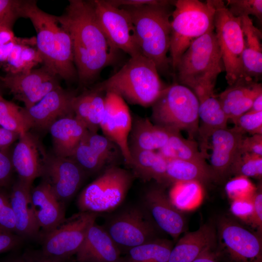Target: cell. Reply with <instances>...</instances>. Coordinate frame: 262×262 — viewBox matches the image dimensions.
<instances>
[{
	"mask_svg": "<svg viewBox=\"0 0 262 262\" xmlns=\"http://www.w3.org/2000/svg\"><path fill=\"white\" fill-rule=\"evenodd\" d=\"M57 16L70 36L80 83L89 85L104 68L115 61L119 50L101 29L93 0H70L64 13Z\"/></svg>",
	"mask_w": 262,
	"mask_h": 262,
	"instance_id": "6da1fadb",
	"label": "cell"
},
{
	"mask_svg": "<svg viewBox=\"0 0 262 262\" xmlns=\"http://www.w3.org/2000/svg\"><path fill=\"white\" fill-rule=\"evenodd\" d=\"M17 9L19 17L29 19L35 30L44 66L67 82L78 78L71 39L57 16L40 9L35 0H19Z\"/></svg>",
	"mask_w": 262,
	"mask_h": 262,
	"instance_id": "7a4b0ae2",
	"label": "cell"
},
{
	"mask_svg": "<svg viewBox=\"0 0 262 262\" xmlns=\"http://www.w3.org/2000/svg\"><path fill=\"white\" fill-rule=\"evenodd\" d=\"M175 1L126 6L133 23L143 55L152 61L159 72L166 73L170 65L167 53L170 40L171 7Z\"/></svg>",
	"mask_w": 262,
	"mask_h": 262,
	"instance_id": "3957f363",
	"label": "cell"
},
{
	"mask_svg": "<svg viewBox=\"0 0 262 262\" xmlns=\"http://www.w3.org/2000/svg\"><path fill=\"white\" fill-rule=\"evenodd\" d=\"M131 104L152 106L167 87L154 63L142 54L130 57L115 74L96 86Z\"/></svg>",
	"mask_w": 262,
	"mask_h": 262,
	"instance_id": "277c9868",
	"label": "cell"
},
{
	"mask_svg": "<svg viewBox=\"0 0 262 262\" xmlns=\"http://www.w3.org/2000/svg\"><path fill=\"white\" fill-rule=\"evenodd\" d=\"M224 70L214 30L201 36L181 55L175 71L180 84L195 94L214 91L218 75Z\"/></svg>",
	"mask_w": 262,
	"mask_h": 262,
	"instance_id": "5b68a950",
	"label": "cell"
},
{
	"mask_svg": "<svg viewBox=\"0 0 262 262\" xmlns=\"http://www.w3.org/2000/svg\"><path fill=\"white\" fill-rule=\"evenodd\" d=\"M170 21V61L174 70L181 55L195 40L214 30L212 0H178Z\"/></svg>",
	"mask_w": 262,
	"mask_h": 262,
	"instance_id": "8992f818",
	"label": "cell"
},
{
	"mask_svg": "<svg viewBox=\"0 0 262 262\" xmlns=\"http://www.w3.org/2000/svg\"><path fill=\"white\" fill-rule=\"evenodd\" d=\"M151 106L154 124L169 130L184 131L193 140L197 134L199 102L189 88L177 83L167 86Z\"/></svg>",
	"mask_w": 262,
	"mask_h": 262,
	"instance_id": "52a82bcc",
	"label": "cell"
},
{
	"mask_svg": "<svg viewBox=\"0 0 262 262\" xmlns=\"http://www.w3.org/2000/svg\"><path fill=\"white\" fill-rule=\"evenodd\" d=\"M134 177L116 165L106 167L79 195L77 204L80 212L98 213L116 208L125 198Z\"/></svg>",
	"mask_w": 262,
	"mask_h": 262,
	"instance_id": "ba28073f",
	"label": "cell"
},
{
	"mask_svg": "<svg viewBox=\"0 0 262 262\" xmlns=\"http://www.w3.org/2000/svg\"><path fill=\"white\" fill-rule=\"evenodd\" d=\"M214 7V31L219 47L225 78L229 85L244 75L242 55L244 37L241 19L233 16L221 0H212Z\"/></svg>",
	"mask_w": 262,
	"mask_h": 262,
	"instance_id": "9c48e42d",
	"label": "cell"
},
{
	"mask_svg": "<svg viewBox=\"0 0 262 262\" xmlns=\"http://www.w3.org/2000/svg\"><path fill=\"white\" fill-rule=\"evenodd\" d=\"M98 215L93 212H80L66 218L54 229L39 237L41 250L49 256L66 260L76 254Z\"/></svg>",
	"mask_w": 262,
	"mask_h": 262,
	"instance_id": "30bf717a",
	"label": "cell"
},
{
	"mask_svg": "<svg viewBox=\"0 0 262 262\" xmlns=\"http://www.w3.org/2000/svg\"><path fill=\"white\" fill-rule=\"evenodd\" d=\"M217 256L229 262H262L261 236L245 228L231 218L222 217L217 223Z\"/></svg>",
	"mask_w": 262,
	"mask_h": 262,
	"instance_id": "8fae6325",
	"label": "cell"
},
{
	"mask_svg": "<svg viewBox=\"0 0 262 262\" xmlns=\"http://www.w3.org/2000/svg\"><path fill=\"white\" fill-rule=\"evenodd\" d=\"M104 228L120 251L157 239L156 226L143 206H132L121 211Z\"/></svg>",
	"mask_w": 262,
	"mask_h": 262,
	"instance_id": "7c38bea8",
	"label": "cell"
},
{
	"mask_svg": "<svg viewBox=\"0 0 262 262\" xmlns=\"http://www.w3.org/2000/svg\"><path fill=\"white\" fill-rule=\"evenodd\" d=\"M93 2L98 23L112 45L130 57L142 54L128 12L108 0H95Z\"/></svg>",
	"mask_w": 262,
	"mask_h": 262,
	"instance_id": "4fadbf2b",
	"label": "cell"
},
{
	"mask_svg": "<svg viewBox=\"0 0 262 262\" xmlns=\"http://www.w3.org/2000/svg\"><path fill=\"white\" fill-rule=\"evenodd\" d=\"M58 77L43 66L26 73L7 74L0 77V80L14 98L22 102L24 108H29L60 86Z\"/></svg>",
	"mask_w": 262,
	"mask_h": 262,
	"instance_id": "5bb4252c",
	"label": "cell"
},
{
	"mask_svg": "<svg viewBox=\"0 0 262 262\" xmlns=\"http://www.w3.org/2000/svg\"><path fill=\"white\" fill-rule=\"evenodd\" d=\"M121 157V151L115 144L104 135L89 131L70 157L86 174H94L116 165Z\"/></svg>",
	"mask_w": 262,
	"mask_h": 262,
	"instance_id": "9a60e30c",
	"label": "cell"
},
{
	"mask_svg": "<svg viewBox=\"0 0 262 262\" xmlns=\"http://www.w3.org/2000/svg\"><path fill=\"white\" fill-rule=\"evenodd\" d=\"M85 172L71 158L47 155L42 177L50 185L58 200L65 205L78 191Z\"/></svg>",
	"mask_w": 262,
	"mask_h": 262,
	"instance_id": "2e32d148",
	"label": "cell"
},
{
	"mask_svg": "<svg viewBox=\"0 0 262 262\" xmlns=\"http://www.w3.org/2000/svg\"><path fill=\"white\" fill-rule=\"evenodd\" d=\"M131 125L132 118L126 102L115 94L105 93V109L99 129L103 135L117 146L128 165L131 160L128 141Z\"/></svg>",
	"mask_w": 262,
	"mask_h": 262,
	"instance_id": "e0dca14e",
	"label": "cell"
},
{
	"mask_svg": "<svg viewBox=\"0 0 262 262\" xmlns=\"http://www.w3.org/2000/svg\"><path fill=\"white\" fill-rule=\"evenodd\" d=\"M143 207L156 227L175 240L184 231L185 219L180 211L171 202L162 187L147 189L143 196Z\"/></svg>",
	"mask_w": 262,
	"mask_h": 262,
	"instance_id": "ac0fdd59",
	"label": "cell"
},
{
	"mask_svg": "<svg viewBox=\"0 0 262 262\" xmlns=\"http://www.w3.org/2000/svg\"><path fill=\"white\" fill-rule=\"evenodd\" d=\"M75 95L61 86L48 93L29 108H23L31 128L48 130L50 125L62 117L74 115L72 102Z\"/></svg>",
	"mask_w": 262,
	"mask_h": 262,
	"instance_id": "d6986e66",
	"label": "cell"
},
{
	"mask_svg": "<svg viewBox=\"0 0 262 262\" xmlns=\"http://www.w3.org/2000/svg\"><path fill=\"white\" fill-rule=\"evenodd\" d=\"M47 156L34 135L29 131L20 134L11 155L13 168L18 180L32 185L36 178L42 177Z\"/></svg>",
	"mask_w": 262,
	"mask_h": 262,
	"instance_id": "ffe728a7",
	"label": "cell"
},
{
	"mask_svg": "<svg viewBox=\"0 0 262 262\" xmlns=\"http://www.w3.org/2000/svg\"><path fill=\"white\" fill-rule=\"evenodd\" d=\"M30 197L34 217L41 229L40 237L54 229L65 220V205L58 200L50 184L44 180L32 188Z\"/></svg>",
	"mask_w": 262,
	"mask_h": 262,
	"instance_id": "44dd1931",
	"label": "cell"
},
{
	"mask_svg": "<svg viewBox=\"0 0 262 262\" xmlns=\"http://www.w3.org/2000/svg\"><path fill=\"white\" fill-rule=\"evenodd\" d=\"M243 134L234 127L220 129L212 134L210 166L214 180H221L229 175L230 166L240 153Z\"/></svg>",
	"mask_w": 262,
	"mask_h": 262,
	"instance_id": "7402d4cb",
	"label": "cell"
},
{
	"mask_svg": "<svg viewBox=\"0 0 262 262\" xmlns=\"http://www.w3.org/2000/svg\"><path fill=\"white\" fill-rule=\"evenodd\" d=\"M262 93V84L249 78L241 79L216 96L228 119L234 120L247 112Z\"/></svg>",
	"mask_w": 262,
	"mask_h": 262,
	"instance_id": "603a6c76",
	"label": "cell"
},
{
	"mask_svg": "<svg viewBox=\"0 0 262 262\" xmlns=\"http://www.w3.org/2000/svg\"><path fill=\"white\" fill-rule=\"evenodd\" d=\"M120 250L104 227L95 223L76 254L78 262H117Z\"/></svg>",
	"mask_w": 262,
	"mask_h": 262,
	"instance_id": "cb8c5ba5",
	"label": "cell"
},
{
	"mask_svg": "<svg viewBox=\"0 0 262 262\" xmlns=\"http://www.w3.org/2000/svg\"><path fill=\"white\" fill-rule=\"evenodd\" d=\"M32 185L19 180L13 185L9 198L15 219V233L25 239L39 238L40 229L33 213L30 193Z\"/></svg>",
	"mask_w": 262,
	"mask_h": 262,
	"instance_id": "d4e9b609",
	"label": "cell"
},
{
	"mask_svg": "<svg viewBox=\"0 0 262 262\" xmlns=\"http://www.w3.org/2000/svg\"><path fill=\"white\" fill-rule=\"evenodd\" d=\"M198 102L200 123L197 134L200 141L201 152L206 158L209 139L215 131L227 128L229 120L214 92H206L196 96Z\"/></svg>",
	"mask_w": 262,
	"mask_h": 262,
	"instance_id": "484cf974",
	"label": "cell"
},
{
	"mask_svg": "<svg viewBox=\"0 0 262 262\" xmlns=\"http://www.w3.org/2000/svg\"><path fill=\"white\" fill-rule=\"evenodd\" d=\"M54 155L70 157L89 131L86 126L72 115L60 118L49 127Z\"/></svg>",
	"mask_w": 262,
	"mask_h": 262,
	"instance_id": "4316f807",
	"label": "cell"
},
{
	"mask_svg": "<svg viewBox=\"0 0 262 262\" xmlns=\"http://www.w3.org/2000/svg\"><path fill=\"white\" fill-rule=\"evenodd\" d=\"M216 241L214 227L203 225L179 240L171 250L168 262H192L205 250L214 247Z\"/></svg>",
	"mask_w": 262,
	"mask_h": 262,
	"instance_id": "83f0119b",
	"label": "cell"
},
{
	"mask_svg": "<svg viewBox=\"0 0 262 262\" xmlns=\"http://www.w3.org/2000/svg\"><path fill=\"white\" fill-rule=\"evenodd\" d=\"M173 131L155 125L148 118L134 117L128 137L129 150L157 151L166 145Z\"/></svg>",
	"mask_w": 262,
	"mask_h": 262,
	"instance_id": "f1b7e54d",
	"label": "cell"
},
{
	"mask_svg": "<svg viewBox=\"0 0 262 262\" xmlns=\"http://www.w3.org/2000/svg\"><path fill=\"white\" fill-rule=\"evenodd\" d=\"M244 37L242 63L246 78L258 82L262 75V32L249 16L240 17Z\"/></svg>",
	"mask_w": 262,
	"mask_h": 262,
	"instance_id": "f546056e",
	"label": "cell"
},
{
	"mask_svg": "<svg viewBox=\"0 0 262 262\" xmlns=\"http://www.w3.org/2000/svg\"><path fill=\"white\" fill-rule=\"evenodd\" d=\"M105 103V93L93 88L75 96L72 109L75 116L82 122L88 131L97 132L103 116Z\"/></svg>",
	"mask_w": 262,
	"mask_h": 262,
	"instance_id": "4dcf8cb0",
	"label": "cell"
},
{
	"mask_svg": "<svg viewBox=\"0 0 262 262\" xmlns=\"http://www.w3.org/2000/svg\"><path fill=\"white\" fill-rule=\"evenodd\" d=\"M131 162L128 165L134 177L143 181L155 180L159 184H166L167 160L157 151L130 150Z\"/></svg>",
	"mask_w": 262,
	"mask_h": 262,
	"instance_id": "1f68e13d",
	"label": "cell"
},
{
	"mask_svg": "<svg viewBox=\"0 0 262 262\" xmlns=\"http://www.w3.org/2000/svg\"><path fill=\"white\" fill-rule=\"evenodd\" d=\"M167 183L183 181H197L205 183L214 180L210 166L206 162L179 159L167 160Z\"/></svg>",
	"mask_w": 262,
	"mask_h": 262,
	"instance_id": "d6a6232c",
	"label": "cell"
},
{
	"mask_svg": "<svg viewBox=\"0 0 262 262\" xmlns=\"http://www.w3.org/2000/svg\"><path fill=\"white\" fill-rule=\"evenodd\" d=\"M157 151L166 160L206 162L197 144L193 139L184 138L177 131H173L166 145Z\"/></svg>",
	"mask_w": 262,
	"mask_h": 262,
	"instance_id": "836d02e7",
	"label": "cell"
},
{
	"mask_svg": "<svg viewBox=\"0 0 262 262\" xmlns=\"http://www.w3.org/2000/svg\"><path fill=\"white\" fill-rule=\"evenodd\" d=\"M168 196L172 203L180 211L193 210L202 201V184L195 181L175 182L173 184Z\"/></svg>",
	"mask_w": 262,
	"mask_h": 262,
	"instance_id": "e575fe53",
	"label": "cell"
},
{
	"mask_svg": "<svg viewBox=\"0 0 262 262\" xmlns=\"http://www.w3.org/2000/svg\"><path fill=\"white\" fill-rule=\"evenodd\" d=\"M173 246L167 240L157 238L128 251L132 262H168Z\"/></svg>",
	"mask_w": 262,
	"mask_h": 262,
	"instance_id": "d590c367",
	"label": "cell"
},
{
	"mask_svg": "<svg viewBox=\"0 0 262 262\" xmlns=\"http://www.w3.org/2000/svg\"><path fill=\"white\" fill-rule=\"evenodd\" d=\"M0 126L19 134L30 129L23 108L4 99L0 94Z\"/></svg>",
	"mask_w": 262,
	"mask_h": 262,
	"instance_id": "8d00e7d4",
	"label": "cell"
},
{
	"mask_svg": "<svg viewBox=\"0 0 262 262\" xmlns=\"http://www.w3.org/2000/svg\"><path fill=\"white\" fill-rule=\"evenodd\" d=\"M229 174L261 178L262 156L239 153L230 167Z\"/></svg>",
	"mask_w": 262,
	"mask_h": 262,
	"instance_id": "74e56055",
	"label": "cell"
},
{
	"mask_svg": "<svg viewBox=\"0 0 262 262\" xmlns=\"http://www.w3.org/2000/svg\"><path fill=\"white\" fill-rule=\"evenodd\" d=\"M225 189L229 197L233 200L252 198L256 187L248 178L236 176L226 183Z\"/></svg>",
	"mask_w": 262,
	"mask_h": 262,
	"instance_id": "f35d334b",
	"label": "cell"
},
{
	"mask_svg": "<svg viewBox=\"0 0 262 262\" xmlns=\"http://www.w3.org/2000/svg\"><path fill=\"white\" fill-rule=\"evenodd\" d=\"M226 5L235 17L240 18L251 15L262 21V0H227Z\"/></svg>",
	"mask_w": 262,
	"mask_h": 262,
	"instance_id": "ab89813d",
	"label": "cell"
},
{
	"mask_svg": "<svg viewBox=\"0 0 262 262\" xmlns=\"http://www.w3.org/2000/svg\"><path fill=\"white\" fill-rule=\"evenodd\" d=\"M232 122L234 127L243 134H262V112H247Z\"/></svg>",
	"mask_w": 262,
	"mask_h": 262,
	"instance_id": "60d3db41",
	"label": "cell"
},
{
	"mask_svg": "<svg viewBox=\"0 0 262 262\" xmlns=\"http://www.w3.org/2000/svg\"><path fill=\"white\" fill-rule=\"evenodd\" d=\"M18 3L19 0L16 8L0 21V47L16 43L19 39L15 36L12 30L15 21L19 17L17 9Z\"/></svg>",
	"mask_w": 262,
	"mask_h": 262,
	"instance_id": "b9f144b4",
	"label": "cell"
},
{
	"mask_svg": "<svg viewBox=\"0 0 262 262\" xmlns=\"http://www.w3.org/2000/svg\"><path fill=\"white\" fill-rule=\"evenodd\" d=\"M0 229L15 233V219L9 196L0 188Z\"/></svg>",
	"mask_w": 262,
	"mask_h": 262,
	"instance_id": "7bdbcfd3",
	"label": "cell"
},
{
	"mask_svg": "<svg viewBox=\"0 0 262 262\" xmlns=\"http://www.w3.org/2000/svg\"><path fill=\"white\" fill-rule=\"evenodd\" d=\"M252 198L232 200L230 211L233 215L240 220L251 223L253 215Z\"/></svg>",
	"mask_w": 262,
	"mask_h": 262,
	"instance_id": "ee69618b",
	"label": "cell"
},
{
	"mask_svg": "<svg viewBox=\"0 0 262 262\" xmlns=\"http://www.w3.org/2000/svg\"><path fill=\"white\" fill-rule=\"evenodd\" d=\"M253 215L251 222L252 226L257 229V234L261 236L262 230V188L259 184L252 196Z\"/></svg>",
	"mask_w": 262,
	"mask_h": 262,
	"instance_id": "f6af8a7d",
	"label": "cell"
},
{
	"mask_svg": "<svg viewBox=\"0 0 262 262\" xmlns=\"http://www.w3.org/2000/svg\"><path fill=\"white\" fill-rule=\"evenodd\" d=\"M13 169L11 155L9 154L7 149L0 150V188L8 184Z\"/></svg>",
	"mask_w": 262,
	"mask_h": 262,
	"instance_id": "bcb514c9",
	"label": "cell"
},
{
	"mask_svg": "<svg viewBox=\"0 0 262 262\" xmlns=\"http://www.w3.org/2000/svg\"><path fill=\"white\" fill-rule=\"evenodd\" d=\"M240 153H246L262 156V134H254L243 138Z\"/></svg>",
	"mask_w": 262,
	"mask_h": 262,
	"instance_id": "7dc6e473",
	"label": "cell"
},
{
	"mask_svg": "<svg viewBox=\"0 0 262 262\" xmlns=\"http://www.w3.org/2000/svg\"><path fill=\"white\" fill-rule=\"evenodd\" d=\"M23 240L16 233L0 229V253L18 247Z\"/></svg>",
	"mask_w": 262,
	"mask_h": 262,
	"instance_id": "c3c4849f",
	"label": "cell"
},
{
	"mask_svg": "<svg viewBox=\"0 0 262 262\" xmlns=\"http://www.w3.org/2000/svg\"><path fill=\"white\" fill-rule=\"evenodd\" d=\"M22 256L25 262H67L66 260L49 256L41 250H27Z\"/></svg>",
	"mask_w": 262,
	"mask_h": 262,
	"instance_id": "681fc988",
	"label": "cell"
},
{
	"mask_svg": "<svg viewBox=\"0 0 262 262\" xmlns=\"http://www.w3.org/2000/svg\"><path fill=\"white\" fill-rule=\"evenodd\" d=\"M19 136L18 133L0 128V150L8 149Z\"/></svg>",
	"mask_w": 262,
	"mask_h": 262,
	"instance_id": "f907efd6",
	"label": "cell"
},
{
	"mask_svg": "<svg viewBox=\"0 0 262 262\" xmlns=\"http://www.w3.org/2000/svg\"><path fill=\"white\" fill-rule=\"evenodd\" d=\"M163 0H110L108 1L117 7L135 6L148 4H158Z\"/></svg>",
	"mask_w": 262,
	"mask_h": 262,
	"instance_id": "816d5d0a",
	"label": "cell"
},
{
	"mask_svg": "<svg viewBox=\"0 0 262 262\" xmlns=\"http://www.w3.org/2000/svg\"><path fill=\"white\" fill-rule=\"evenodd\" d=\"M213 248L205 250L192 262H218V257Z\"/></svg>",
	"mask_w": 262,
	"mask_h": 262,
	"instance_id": "f5cc1de1",
	"label": "cell"
},
{
	"mask_svg": "<svg viewBox=\"0 0 262 262\" xmlns=\"http://www.w3.org/2000/svg\"><path fill=\"white\" fill-rule=\"evenodd\" d=\"M18 2V0H0V21L16 8Z\"/></svg>",
	"mask_w": 262,
	"mask_h": 262,
	"instance_id": "db71d44e",
	"label": "cell"
},
{
	"mask_svg": "<svg viewBox=\"0 0 262 262\" xmlns=\"http://www.w3.org/2000/svg\"><path fill=\"white\" fill-rule=\"evenodd\" d=\"M248 112L255 113L262 112V93L255 98L251 108Z\"/></svg>",
	"mask_w": 262,
	"mask_h": 262,
	"instance_id": "11a10c76",
	"label": "cell"
},
{
	"mask_svg": "<svg viewBox=\"0 0 262 262\" xmlns=\"http://www.w3.org/2000/svg\"><path fill=\"white\" fill-rule=\"evenodd\" d=\"M5 262H25L24 260L21 256V257H16L12 259H10Z\"/></svg>",
	"mask_w": 262,
	"mask_h": 262,
	"instance_id": "9f6ffc18",
	"label": "cell"
},
{
	"mask_svg": "<svg viewBox=\"0 0 262 262\" xmlns=\"http://www.w3.org/2000/svg\"><path fill=\"white\" fill-rule=\"evenodd\" d=\"M117 262H132L129 260L127 258H120V259Z\"/></svg>",
	"mask_w": 262,
	"mask_h": 262,
	"instance_id": "6f0895ef",
	"label": "cell"
},
{
	"mask_svg": "<svg viewBox=\"0 0 262 262\" xmlns=\"http://www.w3.org/2000/svg\"></svg>",
	"mask_w": 262,
	"mask_h": 262,
	"instance_id": "680465c9",
	"label": "cell"
}]
</instances>
